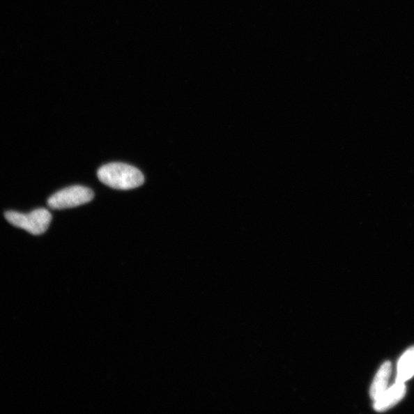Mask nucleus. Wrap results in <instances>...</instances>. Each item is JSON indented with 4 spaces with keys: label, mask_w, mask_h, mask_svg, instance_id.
<instances>
[{
    "label": "nucleus",
    "mask_w": 414,
    "mask_h": 414,
    "mask_svg": "<svg viewBox=\"0 0 414 414\" xmlns=\"http://www.w3.org/2000/svg\"><path fill=\"white\" fill-rule=\"evenodd\" d=\"M98 178L105 185L117 190H130L142 185L143 174L126 164L112 163L99 169Z\"/></svg>",
    "instance_id": "nucleus-1"
},
{
    "label": "nucleus",
    "mask_w": 414,
    "mask_h": 414,
    "mask_svg": "<svg viewBox=\"0 0 414 414\" xmlns=\"http://www.w3.org/2000/svg\"><path fill=\"white\" fill-rule=\"evenodd\" d=\"M5 217L13 226L36 236L46 232L52 221L51 213L45 209H37L26 214L8 211Z\"/></svg>",
    "instance_id": "nucleus-2"
},
{
    "label": "nucleus",
    "mask_w": 414,
    "mask_h": 414,
    "mask_svg": "<svg viewBox=\"0 0 414 414\" xmlns=\"http://www.w3.org/2000/svg\"><path fill=\"white\" fill-rule=\"evenodd\" d=\"M94 198L91 189L73 186L61 190L48 199V206L53 210H64L86 204Z\"/></svg>",
    "instance_id": "nucleus-3"
},
{
    "label": "nucleus",
    "mask_w": 414,
    "mask_h": 414,
    "mask_svg": "<svg viewBox=\"0 0 414 414\" xmlns=\"http://www.w3.org/2000/svg\"><path fill=\"white\" fill-rule=\"evenodd\" d=\"M406 393L404 383L397 381L395 385L386 390L377 400H375L374 408L378 411H385L392 408L400 401Z\"/></svg>",
    "instance_id": "nucleus-4"
},
{
    "label": "nucleus",
    "mask_w": 414,
    "mask_h": 414,
    "mask_svg": "<svg viewBox=\"0 0 414 414\" xmlns=\"http://www.w3.org/2000/svg\"><path fill=\"white\" fill-rule=\"evenodd\" d=\"M391 372V364L389 362L383 364L373 381L371 388V397L374 400L381 396L386 390L390 375Z\"/></svg>",
    "instance_id": "nucleus-5"
},
{
    "label": "nucleus",
    "mask_w": 414,
    "mask_h": 414,
    "mask_svg": "<svg viewBox=\"0 0 414 414\" xmlns=\"http://www.w3.org/2000/svg\"><path fill=\"white\" fill-rule=\"evenodd\" d=\"M414 374V347L410 348L402 356L397 367V381L403 382L409 380Z\"/></svg>",
    "instance_id": "nucleus-6"
}]
</instances>
